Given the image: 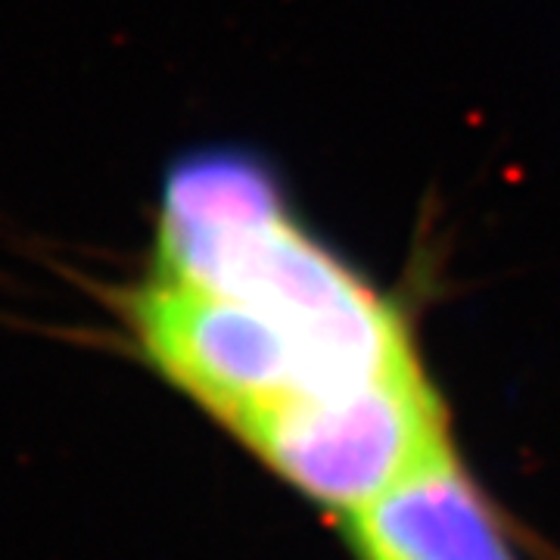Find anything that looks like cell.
<instances>
[{"label": "cell", "mask_w": 560, "mask_h": 560, "mask_svg": "<svg viewBox=\"0 0 560 560\" xmlns=\"http://www.w3.org/2000/svg\"><path fill=\"white\" fill-rule=\"evenodd\" d=\"M113 302L143 361L237 440L287 405L420 368L399 305L374 283L197 287L147 271Z\"/></svg>", "instance_id": "6da1fadb"}, {"label": "cell", "mask_w": 560, "mask_h": 560, "mask_svg": "<svg viewBox=\"0 0 560 560\" xmlns=\"http://www.w3.org/2000/svg\"><path fill=\"white\" fill-rule=\"evenodd\" d=\"M249 445L305 499L352 517L448 448L445 411L423 368L275 411Z\"/></svg>", "instance_id": "7a4b0ae2"}, {"label": "cell", "mask_w": 560, "mask_h": 560, "mask_svg": "<svg viewBox=\"0 0 560 560\" xmlns=\"http://www.w3.org/2000/svg\"><path fill=\"white\" fill-rule=\"evenodd\" d=\"M359 560H521L452 445L346 517Z\"/></svg>", "instance_id": "3957f363"}]
</instances>
